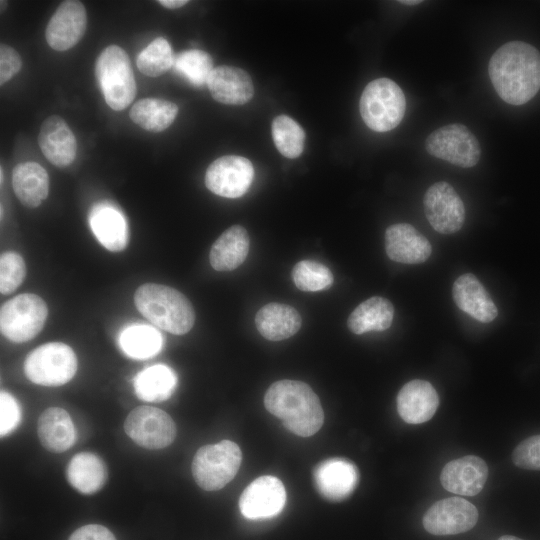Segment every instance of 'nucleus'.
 I'll return each mask as SVG.
<instances>
[{
    "label": "nucleus",
    "instance_id": "nucleus-1",
    "mask_svg": "<svg viewBox=\"0 0 540 540\" xmlns=\"http://www.w3.org/2000/svg\"><path fill=\"white\" fill-rule=\"evenodd\" d=\"M488 73L503 101L525 104L540 89V52L522 41L505 43L491 56Z\"/></svg>",
    "mask_w": 540,
    "mask_h": 540
},
{
    "label": "nucleus",
    "instance_id": "nucleus-2",
    "mask_svg": "<svg viewBox=\"0 0 540 540\" xmlns=\"http://www.w3.org/2000/svg\"><path fill=\"white\" fill-rule=\"evenodd\" d=\"M264 405L289 431L301 437L314 435L324 422L318 396L302 381L274 382L264 396Z\"/></svg>",
    "mask_w": 540,
    "mask_h": 540
},
{
    "label": "nucleus",
    "instance_id": "nucleus-3",
    "mask_svg": "<svg viewBox=\"0 0 540 540\" xmlns=\"http://www.w3.org/2000/svg\"><path fill=\"white\" fill-rule=\"evenodd\" d=\"M138 311L156 327L175 334L188 333L195 322V311L178 290L167 285L145 283L134 293Z\"/></svg>",
    "mask_w": 540,
    "mask_h": 540
},
{
    "label": "nucleus",
    "instance_id": "nucleus-4",
    "mask_svg": "<svg viewBox=\"0 0 540 540\" xmlns=\"http://www.w3.org/2000/svg\"><path fill=\"white\" fill-rule=\"evenodd\" d=\"M95 76L107 105L116 111L127 108L137 92L127 53L117 45H109L99 54Z\"/></svg>",
    "mask_w": 540,
    "mask_h": 540
},
{
    "label": "nucleus",
    "instance_id": "nucleus-5",
    "mask_svg": "<svg viewBox=\"0 0 540 540\" xmlns=\"http://www.w3.org/2000/svg\"><path fill=\"white\" fill-rule=\"evenodd\" d=\"M364 123L373 131L387 132L397 127L406 110L402 89L389 78H378L366 85L359 102Z\"/></svg>",
    "mask_w": 540,
    "mask_h": 540
},
{
    "label": "nucleus",
    "instance_id": "nucleus-6",
    "mask_svg": "<svg viewBox=\"0 0 540 540\" xmlns=\"http://www.w3.org/2000/svg\"><path fill=\"white\" fill-rule=\"evenodd\" d=\"M242 461L239 446L229 440L201 447L192 462L196 483L206 491H216L237 474Z\"/></svg>",
    "mask_w": 540,
    "mask_h": 540
},
{
    "label": "nucleus",
    "instance_id": "nucleus-7",
    "mask_svg": "<svg viewBox=\"0 0 540 540\" xmlns=\"http://www.w3.org/2000/svg\"><path fill=\"white\" fill-rule=\"evenodd\" d=\"M77 371L73 349L62 342H49L31 351L24 362L26 377L33 383L57 387L69 382Z\"/></svg>",
    "mask_w": 540,
    "mask_h": 540
},
{
    "label": "nucleus",
    "instance_id": "nucleus-8",
    "mask_svg": "<svg viewBox=\"0 0 540 540\" xmlns=\"http://www.w3.org/2000/svg\"><path fill=\"white\" fill-rule=\"evenodd\" d=\"M47 316V305L40 296L19 294L1 306V333L15 343L30 341L43 329Z\"/></svg>",
    "mask_w": 540,
    "mask_h": 540
},
{
    "label": "nucleus",
    "instance_id": "nucleus-9",
    "mask_svg": "<svg viewBox=\"0 0 540 540\" xmlns=\"http://www.w3.org/2000/svg\"><path fill=\"white\" fill-rule=\"evenodd\" d=\"M427 152L453 165L470 168L481 155L480 144L475 135L463 124L454 123L440 127L426 138Z\"/></svg>",
    "mask_w": 540,
    "mask_h": 540
},
{
    "label": "nucleus",
    "instance_id": "nucleus-10",
    "mask_svg": "<svg viewBox=\"0 0 540 540\" xmlns=\"http://www.w3.org/2000/svg\"><path fill=\"white\" fill-rule=\"evenodd\" d=\"M124 430L136 444L151 450L169 446L176 436L173 419L152 406L134 408L126 417Z\"/></svg>",
    "mask_w": 540,
    "mask_h": 540
},
{
    "label": "nucleus",
    "instance_id": "nucleus-11",
    "mask_svg": "<svg viewBox=\"0 0 540 540\" xmlns=\"http://www.w3.org/2000/svg\"><path fill=\"white\" fill-rule=\"evenodd\" d=\"M424 212L434 230L441 234L458 232L465 220V207L455 189L445 181L431 185L423 198Z\"/></svg>",
    "mask_w": 540,
    "mask_h": 540
},
{
    "label": "nucleus",
    "instance_id": "nucleus-12",
    "mask_svg": "<svg viewBox=\"0 0 540 540\" xmlns=\"http://www.w3.org/2000/svg\"><path fill=\"white\" fill-rule=\"evenodd\" d=\"M253 178L254 168L247 158L226 155L209 165L204 180L212 193L225 198H239L249 190Z\"/></svg>",
    "mask_w": 540,
    "mask_h": 540
},
{
    "label": "nucleus",
    "instance_id": "nucleus-13",
    "mask_svg": "<svg viewBox=\"0 0 540 540\" xmlns=\"http://www.w3.org/2000/svg\"><path fill=\"white\" fill-rule=\"evenodd\" d=\"M478 510L461 497L435 502L424 514L425 530L433 535H455L472 529L478 521Z\"/></svg>",
    "mask_w": 540,
    "mask_h": 540
},
{
    "label": "nucleus",
    "instance_id": "nucleus-14",
    "mask_svg": "<svg viewBox=\"0 0 540 540\" xmlns=\"http://www.w3.org/2000/svg\"><path fill=\"white\" fill-rule=\"evenodd\" d=\"M286 504V490L277 477L266 475L251 482L242 492L239 508L251 520L267 519L281 513Z\"/></svg>",
    "mask_w": 540,
    "mask_h": 540
},
{
    "label": "nucleus",
    "instance_id": "nucleus-15",
    "mask_svg": "<svg viewBox=\"0 0 540 540\" xmlns=\"http://www.w3.org/2000/svg\"><path fill=\"white\" fill-rule=\"evenodd\" d=\"M87 14L80 1H63L49 20L45 38L56 51H65L75 46L84 36Z\"/></svg>",
    "mask_w": 540,
    "mask_h": 540
},
{
    "label": "nucleus",
    "instance_id": "nucleus-16",
    "mask_svg": "<svg viewBox=\"0 0 540 540\" xmlns=\"http://www.w3.org/2000/svg\"><path fill=\"white\" fill-rule=\"evenodd\" d=\"M313 476L318 492L330 501L348 498L359 482L357 466L341 457L329 458L318 464Z\"/></svg>",
    "mask_w": 540,
    "mask_h": 540
},
{
    "label": "nucleus",
    "instance_id": "nucleus-17",
    "mask_svg": "<svg viewBox=\"0 0 540 540\" xmlns=\"http://www.w3.org/2000/svg\"><path fill=\"white\" fill-rule=\"evenodd\" d=\"M488 477L486 462L475 455H466L448 462L440 474L442 486L449 492L475 496L483 489Z\"/></svg>",
    "mask_w": 540,
    "mask_h": 540
},
{
    "label": "nucleus",
    "instance_id": "nucleus-18",
    "mask_svg": "<svg viewBox=\"0 0 540 540\" xmlns=\"http://www.w3.org/2000/svg\"><path fill=\"white\" fill-rule=\"evenodd\" d=\"M387 256L403 264H419L426 261L432 252L428 239L408 223L389 226L385 232Z\"/></svg>",
    "mask_w": 540,
    "mask_h": 540
},
{
    "label": "nucleus",
    "instance_id": "nucleus-19",
    "mask_svg": "<svg viewBox=\"0 0 540 540\" xmlns=\"http://www.w3.org/2000/svg\"><path fill=\"white\" fill-rule=\"evenodd\" d=\"M38 144L46 159L56 167L69 166L76 158L77 142L63 118L49 116L41 125Z\"/></svg>",
    "mask_w": 540,
    "mask_h": 540
},
{
    "label": "nucleus",
    "instance_id": "nucleus-20",
    "mask_svg": "<svg viewBox=\"0 0 540 540\" xmlns=\"http://www.w3.org/2000/svg\"><path fill=\"white\" fill-rule=\"evenodd\" d=\"M438 405L437 391L425 380L407 382L397 395V411L408 424H421L430 420Z\"/></svg>",
    "mask_w": 540,
    "mask_h": 540
},
{
    "label": "nucleus",
    "instance_id": "nucleus-21",
    "mask_svg": "<svg viewBox=\"0 0 540 540\" xmlns=\"http://www.w3.org/2000/svg\"><path fill=\"white\" fill-rule=\"evenodd\" d=\"M211 96L227 105L247 103L254 94L249 74L238 67L222 65L215 67L207 80Z\"/></svg>",
    "mask_w": 540,
    "mask_h": 540
},
{
    "label": "nucleus",
    "instance_id": "nucleus-22",
    "mask_svg": "<svg viewBox=\"0 0 540 540\" xmlns=\"http://www.w3.org/2000/svg\"><path fill=\"white\" fill-rule=\"evenodd\" d=\"M455 304L463 312L482 322H492L498 310L491 296L474 274L459 276L452 287Z\"/></svg>",
    "mask_w": 540,
    "mask_h": 540
},
{
    "label": "nucleus",
    "instance_id": "nucleus-23",
    "mask_svg": "<svg viewBox=\"0 0 540 540\" xmlns=\"http://www.w3.org/2000/svg\"><path fill=\"white\" fill-rule=\"evenodd\" d=\"M90 226L97 240L107 250L120 252L128 241V230L124 216L114 206L97 204L90 214Z\"/></svg>",
    "mask_w": 540,
    "mask_h": 540
},
{
    "label": "nucleus",
    "instance_id": "nucleus-24",
    "mask_svg": "<svg viewBox=\"0 0 540 540\" xmlns=\"http://www.w3.org/2000/svg\"><path fill=\"white\" fill-rule=\"evenodd\" d=\"M37 434L42 446L53 453L68 450L76 439V431L70 415L59 407H50L40 415Z\"/></svg>",
    "mask_w": 540,
    "mask_h": 540
},
{
    "label": "nucleus",
    "instance_id": "nucleus-25",
    "mask_svg": "<svg viewBox=\"0 0 540 540\" xmlns=\"http://www.w3.org/2000/svg\"><path fill=\"white\" fill-rule=\"evenodd\" d=\"M255 324L264 338L281 341L298 332L302 319L294 307L271 302L259 309L255 316Z\"/></svg>",
    "mask_w": 540,
    "mask_h": 540
},
{
    "label": "nucleus",
    "instance_id": "nucleus-26",
    "mask_svg": "<svg viewBox=\"0 0 540 540\" xmlns=\"http://www.w3.org/2000/svg\"><path fill=\"white\" fill-rule=\"evenodd\" d=\"M249 235L240 225L226 229L213 243L209 260L216 271H232L246 259L249 251Z\"/></svg>",
    "mask_w": 540,
    "mask_h": 540
},
{
    "label": "nucleus",
    "instance_id": "nucleus-27",
    "mask_svg": "<svg viewBox=\"0 0 540 540\" xmlns=\"http://www.w3.org/2000/svg\"><path fill=\"white\" fill-rule=\"evenodd\" d=\"M12 188L24 206L36 208L48 196L49 176L36 162L19 163L12 172Z\"/></svg>",
    "mask_w": 540,
    "mask_h": 540
},
{
    "label": "nucleus",
    "instance_id": "nucleus-28",
    "mask_svg": "<svg viewBox=\"0 0 540 540\" xmlns=\"http://www.w3.org/2000/svg\"><path fill=\"white\" fill-rule=\"evenodd\" d=\"M70 485L82 494H94L107 481V468L103 460L91 452L76 454L66 469Z\"/></svg>",
    "mask_w": 540,
    "mask_h": 540
},
{
    "label": "nucleus",
    "instance_id": "nucleus-29",
    "mask_svg": "<svg viewBox=\"0 0 540 540\" xmlns=\"http://www.w3.org/2000/svg\"><path fill=\"white\" fill-rule=\"evenodd\" d=\"M394 316L392 303L374 296L360 303L349 315L348 328L357 335L369 331H384L391 326Z\"/></svg>",
    "mask_w": 540,
    "mask_h": 540
},
{
    "label": "nucleus",
    "instance_id": "nucleus-30",
    "mask_svg": "<svg viewBox=\"0 0 540 540\" xmlns=\"http://www.w3.org/2000/svg\"><path fill=\"white\" fill-rule=\"evenodd\" d=\"M177 384L175 372L164 364L145 368L134 378L137 397L146 402H162L174 392Z\"/></svg>",
    "mask_w": 540,
    "mask_h": 540
},
{
    "label": "nucleus",
    "instance_id": "nucleus-31",
    "mask_svg": "<svg viewBox=\"0 0 540 540\" xmlns=\"http://www.w3.org/2000/svg\"><path fill=\"white\" fill-rule=\"evenodd\" d=\"M178 106L170 101L158 98H144L137 101L130 109V119L141 128L160 132L168 128L176 118Z\"/></svg>",
    "mask_w": 540,
    "mask_h": 540
},
{
    "label": "nucleus",
    "instance_id": "nucleus-32",
    "mask_svg": "<svg viewBox=\"0 0 540 540\" xmlns=\"http://www.w3.org/2000/svg\"><path fill=\"white\" fill-rule=\"evenodd\" d=\"M119 345L128 357L143 360L160 352L163 347V337L153 327L135 324L122 331Z\"/></svg>",
    "mask_w": 540,
    "mask_h": 540
},
{
    "label": "nucleus",
    "instance_id": "nucleus-33",
    "mask_svg": "<svg viewBox=\"0 0 540 540\" xmlns=\"http://www.w3.org/2000/svg\"><path fill=\"white\" fill-rule=\"evenodd\" d=\"M271 132L274 144L283 156L297 158L303 152L305 132L289 116H277L272 122Z\"/></svg>",
    "mask_w": 540,
    "mask_h": 540
},
{
    "label": "nucleus",
    "instance_id": "nucleus-34",
    "mask_svg": "<svg viewBox=\"0 0 540 540\" xmlns=\"http://www.w3.org/2000/svg\"><path fill=\"white\" fill-rule=\"evenodd\" d=\"M137 68L149 77H158L174 65V56L169 42L158 37L137 56Z\"/></svg>",
    "mask_w": 540,
    "mask_h": 540
},
{
    "label": "nucleus",
    "instance_id": "nucleus-35",
    "mask_svg": "<svg viewBox=\"0 0 540 540\" xmlns=\"http://www.w3.org/2000/svg\"><path fill=\"white\" fill-rule=\"evenodd\" d=\"M175 70L192 85L202 87L207 84L213 68L211 56L198 49L185 50L174 59Z\"/></svg>",
    "mask_w": 540,
    "mask_h": 540
},
{
    "label": "nucleus",
    "instance_id": "nucleus-36",
    "mask_svg": "<svg viewBox=\"0 0 540 540\" xmlns=\"http://www.w3.org/2000/svg\"><path fill=\"white\" fill-rule=\"evenodd\" d=\"M296 287L304 292H317L330 288L334 277L330 269L314 260L299 261L292 270Z\"/></svg>",
    "mask_w": 540,
    "mask_h": 540
},
{
    "label": "nucleus",
    "instance_id": "nucleus-37",
    "mask_svg": "<svg viewBox=\"0 0 540 540\" xmlns=\"http://www.w3.org/2000/svg\"><path fill=\"white\" fill-rule=\"evenodd\" d=\"M26 276V265L20 254L7 251L0 257V292L3 295L14 292Z\"/></svg>",
    "mask_w": 540,
    "mask_h": 540
},
{
    "label": "nucleus",
    "instance_id": "nucleus-38",
    "mask_svg": "<svg viewBox=\"0 0 540 540\" xmlns=\"http://www.w3.org/2000/svg\"><path fill=\"white\" fill-rule=\"evenodd\" d=\"M513 463L522 469L540 470V434L523 440L512 453Z\"/></svg>",
    "mask_w": 540,
    "mask_h": 540
},
{
    "label": "nucleus",
    "instance_id": "nucleus-39",
    "mask_svg": "<svg viewBox=\"0 0 540 540\" xmlns=\"http://www.w3.org/2000/svg\"><path fill=\"white\" fill-rule=\"evenodd\" d=\"M21 420V410L16 399L5 391L0 393V434L12 432Z\"/></svg>",
    "mask_w": 540,
    "mask_h": 540
},
{
    "label": "nucleus",
    "instance_id": "nucleus-40",
    "mask_svg": "<svg viewBox=\"0 0 540 540\" xmlns=\"http://www.w3.org/2000/svg\"><path fill=\"white\" fill-rule=\"evenodd\" d=\"M22 67V61L18 52L6 45L0 46V84L8 82L12 79Z\"/></svg>",
    "mask_w": 540,
    "mask_h": 540
},
{
    "label": "nucleus",
    "instance_id": "nucleus-41",
    "mask_svg": "<svg viewBox=\"0 0 540 540\" xmlns=\"http://www.w3.org/2000/svg\"><path fill=\"white\" fill-rule=\"evenodd\" d=\"M69 540H116V538L108 528L89 524L75 530Z\"/></svg>",
    "mask_w": 540,
    "mask_h": 540
},
{
    "label": "nucleus",
    "instance_id": "nucleus-42",
    "mask_svg": "<svg viewBox=\"0 0 540 540\" xmlns=\"http://www.w3.org/2000/svg\"><path fill=\"white\" fill-rule=\"evenodd\" d=\"M158 3L168 9H177L188 3L187 0H159Z\"/></svg>",
    "mask_w": 540,
    "mask_h": 540
},
{
    "label": "nucleus",
    "instance_id": "nucleus-43",
    "mask_svg": "<svg viewBox=\"0 0 540 540\" xmlns=\"http://www.w3.org/2000/svg\"><path fill=\"white\" fill-rule=\"evenodd\" d=\"M399 3H401V4H405V5H417V4H420V3H422V1H416V0H405V1H399Z\"/></svg>",
    "mask_w": 540,
    "mask_h": 540
},
{
    "label": "nucleus",
    "instance_id": "nucleus-44",
    "mask_svg": "<svg viewBox=\"0 0 540 540\" xmlns=\"http://www.w3.org/2000/svg\"><path fill=\"white\" fill-rule=\"evenodd\" d=\"M498 540H523V539H520L512 535H504V536H501Z\"/></svg>",
    "mask_w": 540,
    "mask_h": 540
}]
</instances>
